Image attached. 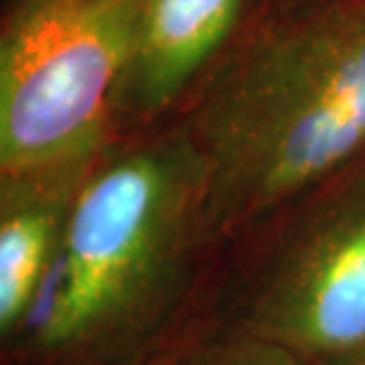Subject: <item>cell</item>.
<instances>
[{"instance_id":"6da1fadb","label":"cell","mask_w":365,"mask_h":365,"mask_svg":"<svg viewBox=\"0 0 365 365\" xmlns=\"http://www.w3.org/2000/svg\"><path fill=\"white\" fill-rule=\"evenodd\" d=\"M185 135L204 166L202 232H235L365 155V0H306L242 43Z\"/></svg>"},{"instance_id":"7a4b0ae2","label":"cell","mask_w":365,"mask_h":365,"mask_svg":"<svg viewBox=\"0 0 365 365\" xmlns=\"http://www.w3.org/2000/svg\"><path fill=\"white\" fill-rule=\"evenodd\" d=\"M204 166L180 135L98 157L71 200L26 323L48 351L91 346L128 327L166 287L202 230Z\"/></svg>"},{"instance_id":"3957f363","label":"cell","mask_w":365,"mask_h":365,"mask_svg":"<svg viewBox=\"0 0 365 365\" xmlns=\"http://www.w3.org/2000/svg\"><path fill=\"white\" fill-rule=\"evenodd\" d=\"M143 0H21L0 41V176L93 164Z\"/></svg>"},{"instance_id":"277c9868","label":"cell","mask_w":365,"mask_h":365,"mask_svg":"<svg viewBox=\"0 0 365 365\" xmlns=\"http://www.w3.org/2000/svg\"><path fill=\"white\" fill-rule=\"evenodd\" d=\"M302 200L247 332L316 361L365 351V155Z\"/></svg>"},{"instance_id":"5b68a950","label":"cell","mask_w":365,"mask_h":365,"mask_svg":"<svg viewBox=\"0 0 365 365\" xmlns=\"http://www.w3.org/2000/svg\"><path fill=\"white\" fill-rule=\"evenodd\" d=\"M245 0H143L119 112L150 116L176 102L237 26Z\"/></svg>"},{"instance_id":"8992f818","label":"cell","mask_w":365,"mask_h":365,"mask_svg":"<svg viewBox=\"0 0 365 365\" xmlns=\"http://www.w3.org/2000/svg\"><path fill=\"white\" fill-rule=\"evenodd\" d=\"M93 164L3 176L0 327L5 334L26 323L60 245L71 200Z\"/></svg>"},{"instance_id":"52a82bcc","label":"cell","mask_w":365,"mask_h":365,"mask_svg":"<svg viewBox=\"0 0 365 365\" xmlns=\"http://www.w3.org/2000/svg\"><path fill=\"white\" fill-rule=\"evenodd\" d=\"M195 365H299V359L284 346L247 332L242 339L218 346Z\"/></svg>"},{"instance_id":"ba28073f","label":"cell","mask_w":365,"mask_h":365,"mask_svg":"<svg viewBox=\"0 0 365 365\" xmlns=\"http://www.w3.org/2000/svg\"><path fill=\"white\" fill-rule=\"evenodd\" d=\"M318 365H365V351L349 354V356H339V359L318 361Z\"/></svg>"}]
</instances>
